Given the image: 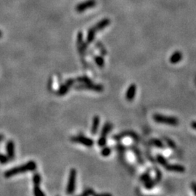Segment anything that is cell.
<instances>
[{
	"label": "cell",
	"mask_w": 196,
	"mask_h": 196,
	"mask_svg": "<svg viewBox=\"0 0 196 196\" xmlns=\"http://www.w3.org/2000/svg\"><path fill=\"white\" fill-rule=\"evenodd\" d=\"M37 168V165L34 161H31L27 164H23V165L19 166L15 168H12L11 169L8 170L5 173V177L7 178L13 177V176L18 175V174H23L24 172L30 171H35Z\"/></svg>",
	"instance_id": "obj_1"
},
{
	"label": "cell",
	"mask_w": 196,
	"mask_h": 196,
	"mask_svg": "<svg viewBox=\"0 0 196 196\" xmlns=\"http://www.w3.org/2000/svg\"><path fill=\"white\" fill-rule=\"evenodd\" d=\"M154 121L158 124H166L170 126H177L179 124V119L174 116H166L162 114L155 113L153 116Z\"/></svg>",
	"instance_id": "obj_2"
},
{
	"label": "cell",
	"mask_w": 196,
	"mask_h": 196,
	"mask_svg": "<svg viewBox=\"0 0 196 196\" xmlns=\"http://www.w3.org/2000/svg\"><path fill=\"white\" fill-rule=\"evenodd\" d=\"M76 181V170L75 168H71L70 171L68 185L66 187V193L68 195L73 194L75 191Z\"/></svg>",
	"instance_id": "obj_3"
},
{
	"label": "cell",
	"mask_w": 196,
	"mask_h": 196,
	"mask_svg": "<svg viewBox=\"0 0 196 196\" xmlns=\"http://www.w3.org/2000/svg\"><path fill=\"white\" fill-rule=\"evenodd\" d=\"M127 137H131V138L133 139L136 142H138L139 140H140L138 135L132 131H124L118 134H115L114 136H113V140L119 141V140H122V139L125 138Z\"/></svg>",
	"instance_id": "obj_4"
},
{
	"label": "cell",
	"mask_w": 196,
	"mask_h": 196,
	"mask_svg": "<svg viewBox=\"0 0 196 196\" xmlns=\"http://www.w3.org/2000/svg\"><path fill=\"white\" fill-rule=\"evenodd\" d=\"M75 88L77 89L92 90V91H97V92H101V91L104 90L103 86L101 85V84H94L92 82L81 84V85L77 86Z\"/></svg>",
	"instance_id": "obj_5"
},
{
	"label": "cell",
	"mask_w": 196,
	"mask_h": 196,
	"mask_svg": "<svg viewBox=\"0 0 196 196\" xmlns=\"http://www.w3.org/2000/svg\"><path fill=\"white\" fill-rule=\"evenodd\" d=\"M71 140L74 142H78L81 143V144L84 146H87V147H92L93 144H94V141L91 139L89 138V137H84L82 135H78L76 137H71Z\"/></svg>",
	"instance_id": "obj_6"
},
{
	"label": "cell",
	"mask_w": 196,
	"mask_h": 196,
	"mask_svg": "<svg viewBox=\"0 0 196 196\" xmlns=\"http://www.w3.org/2000/svg\"><path fill=\"white\" fill-rule=\"evenodd\" d=\"M137 92V86L134 84H130L126 92V99L129 102H131L134 99Z\"/></svg>",
	"instance_id": "obj_7"
},
{
	"label": "cell",
	"mask_w": 196,
	"mask_h": 196,
	"mask_svg": "<svg viewBox=\"0 0 196 196\" xmlns=\"http://www.w3.org/2000/svg\"><path fill=\"white\" fill-rule=\"evenodd\" d=\"M166 170L168 171H174V172H179V173H183L185 171V168L184 166L180 165V164H167L166 165L164 166Z\"/></svg>",
	"instance_id": "obj_8"
},
{
	"label": "cell",
	"mask_w": 196,
	"mask_h": 196,
	"mask_svg": "<svg viewBox=\"0 0 196 196\" xmlns=\"http://www.w3.org/2000/svg\"><path fill=\"white\" fill-rule=\"evenodd\" d=\"M74 81H74V79H69L66 81V83H65V84L61 86L58 91V95H61V96L65 95L66 93H68V90H69V88L73 85V84H74Z\"/></svg>",
	"instance_id": "obj_9"
},
{
	"label": "cell",
	"mask_w": 196,
	"mask_h": 196,
	"mask_svg": "<svg viewBox=\"0 0 196 196\" xmlns=\"http://www.w3.org/2000/svg\"><path fill=\"white\" fill-rule=\"evenodd\" d=\"M6 150L7 153H8V157L10 160L13 159L15 157V144L12 140H10L7 142L6 144Z\"/></svg>",
	"instance_id": "obj_10"
},
{
	"label": "cell",
	"mask_w": 196,
	"mask_h": 196,
	"mask_svg": "<svg viewBox=\"0 0 196 196\" xmlns=\"http://www.w3.org/2000/svg\"><path fill=\"white\" fill-rule=\"evenodd\" d=\"M100 118L98 116H94L92 120V125H91V133L92 135H96L98 131V128H99L100 125Z\"/></svg>",
	"instance_id": "obj_11"
},
{
	"label": "cell",
	"mask_w": 196,
	"mask_h": 196,
	"mask_svg": "<svg viewBox=\"0 0 196 196\" xmlns=\"http://www.w3.org/2000/svg\"><path fill=\"white\" fill-rule=\"evenodd\" d=\"M182 60V53L179 51H176L170 57L169 62L171 64H177L179 63Z\"/></svg>",
	"instance_id": "obj_12"
},
{
	"label": "cell",
	"mask_w": 196,
	"mask_h": 196,
	"mask_svg": "<svg viewBox=\"0 0 196 196\" xmlns=\"http://www.w3.org/2000/svg\"><path fill=\"white\" fill-rule=\"evenodd\" d=\"M113 127V124H111V122L105 123V124H104L103 127H102V131H101V134H100L101 137H106L107 135H108V134L111 132Z\"/></svg>",
	"instance_id": "obj_13"
},
{
	"label": "cell",
	"mask_w": 196,
	"mask_h": 196,
	"mask_svg": "<svg viewBox=\"0 0 196 196\" xmlns=\"http://www.w3.org/2000/svg\"><path fill=\"white\" fill-rule=\"evenodd\" d=\"M110 23H111V21H110L109 19L105 18V19H103L102 21H101L100 22L98 23L94 28V29L96 30V31H101V30L104 29L105 27L108 26V25H110Z\"/></svg>",
	"instance_id": "obj_14"
},
{
	"label": "cell",
	"mask_w": 196,
	"mask_h": 196,
	"mask_svg": "<svg viewBox=\"0 0 196 196\" xmlns=\"http://www.w3.org/2000/svg\"><path fill=\"white\" fill-rule=\"evenodd\" d=\"M130 148H131V151H132V152L134 153V155H135V157H136V158H137V161H138L139 164H144V160H143L142 156L141 155V153H140V151H139L138 148H136L135 146H131V147H130Z\"/></svg>",
	"instance_id": "obj_15"
},
{
	"label": "cell",
	"mask_w": 196,
	"mask_h": 196,
	"mask_svg": "<svg viewBox=\"0 0 196 196\" xmlns=\"http://www.w3.org/2000/svg\"><path fill=\"white\" fill-rule=\"evenodd\" d=\"M96 2L94 0H88L87 2H85L84 3H83L82 5H81L78 8L80 11H84V10L88 9V8H93L94 6H95Z\"/></svg>",
	"instance_id": "obj_16"
},
{
	"label": "cell",
	"mask_w": 196,
	"mask_h": 196,
	"mask_svg": "<svg viewBox=\"0 0 196 196\" xmlns=\"http://www.w3.org/2000/svg\"><path fill=\"white\" fill-rule=\"evenodd\" d=\"M150 144H152V145L155 146L158 148H161V149H164L165 148V144L161 140H158V139L153 138L150 140Z\"/></svg>",
	"instance_id": "obj_17"
},
{
	"label": "cell",
	"mask_w": 196,
	"mask_h": 196,
	"mask_svg": "<svg viewBox=\"0 0 196 196\" xmlns=\"http://www.w3.org/2000/svg\"><path fill=\"white\" fill-rule=\"evenodd\" d=\"M157 183H158V182L156 181V179H155V178L154 179L150 178L148 181L144 182V187H145L146 189H148V190H151V189H153L155 185H156Z\"/></svg>",
	"instance_id": "obj_18"
},
{
	"label": "cell",
	"mask_w": 196,
	"mask_h": 196,
	"mask_svg": "<svg viewBox=\"0 0 196 196\" xmlns=\"http://www.w3.org/2000/svg\"><path fill=\"white\" fill-rule=\"evenodd\" d=\"M155 159H156V161L160 164V165L163 166L164 167L168 164L167 159L162 155V154H157L156 157H155Z\"/></svg>",
	"instance_id": "obj_19"
},
{
	"label": "cell",
	"mask_w": 196,
	"mask_h": 196,
	"mask_svg": "<svg viewBox=\"0 0 196 196\" xmlns=\"http://www.w3.org/2000/svg\"><path fill=\"white\" fill-rule=\"evenodd\" d=\"M151 168H149V169L147 170L145 172H144V174H142L141 176H140V181L144 182L148 181L150 178H151Z\"/></svg>",
	"instance_id": "obj_20"
},
{
	"label": "cell",
	"mask_w": 196,
	"mask_h": 196,
	"mask_svg": "<svg viewBox=\"0 0 196 196\" xmlns=\"http://www.w3.org/2000/svg\"><path fill=\"white\" fill-rule=\"evenodd\" d=\"M164 141H165L166 144V145L168 146V147H169L172 150H175L176 148H177V145H176V143L174 142V141H173L171 139L168 138V137H164Z\"/></svg>",
	"instance_id": "obj_21"
},
{
	"label": "cell",
	"mask_w": 196,
	"mask_h": 196,
	"mask_svg": "<svg viewBox=\"0 0 196 196\" xmlns=\"http://www.w3.org/2000/svg\"><path fill=\"white\" fill-rule=\"evenodd\" d=\"M94 60L97 66H99L100 68H103L105 65V61H104L102 56H95L94 58Z\"/></svg>",
	"instance_id": "obj_22"
},
{
	"label": "cell",
	"mask_w": 196,
	"mask_h": 196,
	"mask_svg": "<svg viewBox=\"0 0 196 196\" xmlns=\"http://www.w3.org/2000/svg\"><path fill=\"white\" fill-rule=\"evenodd\" d=\"M96 32H97V31L94 29V28H91V29L89 31L88 35H87V41H88L89 43H91L94 41Z\"/></svg>",
	"instance_id": "obj_23"
},
{
	"label": "cell",
	"mask_w": 196,
	"mask_h": 196,
	"mask_svg": "<svg viewBox=\"0 0 196 196\" xmlns=\"http://www.w3.org/2000/svg\"><path fill=\"white\" fill-rule=\"evenodd\" d=\"M34 194L36 196H44L45 194L43 193L40 189L39 185H34Z\"/></svg>",
	"instance_id": "obj_24"
},
{
	"label": "cell",
	"mask_w": 196,
	"mask_h": 196,
	"mask_svg": "<svg viewBox=\"0 0 196 196\" xmlns=\"http://www.w3.org/2000/svg\"><path fill=\"white\" fill-rule=\"evenodd\" d=\"M101 155L103 157H108L111 155V148L109 147H105V148H102V150L100 152Z\"/></svg>",
	"instance_id": "obj_25"
},
{
	"label": "cell",
	"mask_w": 196,
	"mask_h": 196,
	"mask_svg": "<svg viewBox=\"0 0 196 196\" xmlns=\"http://www.w3.org/2000/svg\"><path fill=\"white\" fill-rule=\"evenodd\" d=\"M76 81L79 82L84 83V84H88V83H91V78H88L87 76H80L76 78Z\"/></svg>",
	"instance_id": "obj_26"
},
{
	"label": "cell",
	"mask_w": 196,
	"mask_h": 196,
	"mask_svg": "<svg viewBox=\"0 0 196 196\" xmlns=\"http://www.w3.org/2000/svg\"><path fill=\"white\" fill-rule=\"evenodd\" d=\"M41 176L39 174H35L33 177V182H34V185H39L40 182H41Z\"/></svg>",
	"instance_id": "obj_27"
},
{
	"label": "cell",
	"mask_w": 196,
	"mask_h": 196,
	"mask_svg": "<svg viewBox=\"0 0 196 196\" xmlns=\"http://www.w3.org/2000/svg\"><path fill=\"white\" fill-rule=\"evenodd\" d=\"M97 143H98V145H99L100 147H105V144H106L107 143L106 137H101L100 136L99 140H98V141H97Z\"/></svg>",
	"instance_id": "obj_28"
},
{
	"label": "cell",
	"mask_w": 196,
	"mask_h": 196,
	"mask_svg": "<svg viewBox=\"0 0 196 196\" xmlns=\"http://www.w3.org/2000/svg\"><path fill=\"white\" fill-rule=\"evenodd\" d=\"M161 178H162V173H161V171L158 168H155V179H156V181L158 182H159L161 180Z\"/></svg>",
	"instance_id": "obj_29"
},
{
	"label": "cell",
	"mask_w": 196,
	"mask_h": 196,
	"mask_svg": "<svg viewBox=\"0 0 196 196\" xmlns=\"http://www.w3.org/2000/svg\"><path fill=\"white\" fill-rule=\"evenodd\" d=\"M96 195L95 192L92 190V189H87L86 190H84V193L81 194V195H84V196H88V195Z\"/></svg>",
	"instance_id": "obj_30"
},
{
	"label": "cell",
	"mask_w": 196,
	"mask_h": 196,
	"mask_svg": "<svg viewBox=\"0 0 196 196\" xmlns=\"http://www.w3.org/2000/svg\"><path fill=\"white\" fill-rule=\"evenodd\" d=\"M9 158L6 155H4L0 153V164H5L9 161Z\"/></svg>",
	"instance_id": "obj_31"
},
{
	"label": "cell",
	"mask_w": 196,
	"mask_h": 196,
	"mask_svg": "<svg viewBox=\"0 0 196 196\" xmlns=\"http://www.w3.org/2000/svg\"><path fill=\"white\" fill-rule=\"evenodd\" d=\"M98 45L99 46H97V47H98V48L100 49V52H101V53L102 54V55H107V51H106V50H105V48H104L103 47H102V44H100L99 43H98Z\"/></svg>",
	"instance_id": "obj_32"
},
{
	"label": "cell",
	"mask_w": 196,
	"mask_h": 196,
	"mask_svg": "<svg viewBox=\"0 0 196 196\" xmlns=\"http://www.w3.org/2000/svg\"><path fill=\"white\" fill-rule=\"evenodd\" d=\"M191 188H192V190L193 191V193H194V194L196 195V182H193L191 183Z\"/></svg>",
	"instance_id": "obj_33"
},
{
	"label": "cell",
	"mask_w": 196,
	"mask_h": 196,
	"mask_svg": "<svg viewBox=\"0 0 196 196\" xmlns=\"http://www.w3.org/2000/svg\"><path fill=\"white\" fill-rule=\"evenodd\" d=\"M191 127L192 128L196 130V121H193V122L191 123Z\"/></svg>",
	"instance_id": "obj_34"
},
{
	"label": "cell",
	"mask_w": 196,
	"mask_h": 196,
	"mask_svg": "<svg viewBox=\"0 0 196 196\" xmlns=\"http://www.w3.org/2000/svg\"><path fill=\"white\" fill-rule=\"evenodd\" d=\"M3 139H4V137H2V135H0V142L2 141V140H3Z\"/></svg>",
	"instance_id": "obj_35"
}]
</instances>
